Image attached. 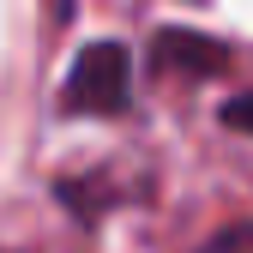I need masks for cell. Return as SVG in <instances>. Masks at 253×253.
I'll list each match as a JSON object with an SVG mask.
<instances>
[{
  "instance_id": "obj_2",
  "label": "cell",
  "mask_w": 253,
  "mask_h": 253,
  "mask_svg": "<svg viewBox=\"0 0 253 253\" xmlns=\"http://www.w3.org/2000/svg\"><path fill=\"white\" fill-rule=\"evenodd\" d=\"M229 48L223 42H205L199 30H163L157 37V67H223Z\"/></svg>"
},
{
  "instance_id": "obj_3",
  "label": "cell",
  "mask_w": 253,
  "mask_h": 253,
  "mask_svg": "<svg viewBox=\"0 0 253 253\" xmlns=\"http://www.w3.org/2000/svg\"><path fill=\"white\" fill-rule=\"evenodd\" d=\"M199 253H253V223H235V229H223V235H211Z\"/></svg>"
},
{
  "instance_id": "obj_1",
  "label": "cell",
  "mask_w": 253,
  "mask_h": 253,
  "mask_svg": "<svg viewBox=\"0 0 253 253\" xmlns=\"http://www.w3.org/2000/svg\"><path fill=\"white\" fill-rule=\"evenodd\" d=\"M60 103L79 109V115H121L126 103H133V54H126L121 42H90L73 60Z\"/></svg>"
},
{
  "instance_id": "obj_4",
  "label": "cell",
  "mask_w": 253,
  "mask_h": 253,
  "mask_svg": "<svg viewBox=\"0 0 253 253\" xmlns=\"http://www.w3.org/2000/svg\"><path fill=\"white\" fill-rule=\"evenodd\" d=\"M217 115H223V126H235V133H253V90L247 97H229Z\"/></svg>"
}]
</instances>
